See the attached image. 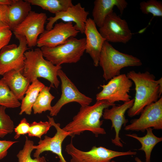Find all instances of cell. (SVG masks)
<instances>
[{
	"label": "cell",
	"mask_w": 162,
	"mask_h": 162,
	"mask_svg": "<svg viewBox=\"0 0 162 162\" xmlns=\"http://www.w3.org/2000/svg\"><path fill=\"white\" fill-rule=\"evenodd\" d=\"M31 11V4L27 0H14L8 5V25L12 31L22 23Z\"/></svg>",
	"instance_id": "obj_20"
},
{
	"label": "cell",
	"mask_w": 162,
	"mask_h": 162,
	"mask_svg": "<svg viewBox=\"0 0 162 162\" xmlns=\"http://www.w3.org/2000/svg\"><path fill=\"white\" fill-rule=\"evenodd\" d=\"M8 7V5L0 4V22H4L7 25Z\"/></svg>",
	"instance_id": "obj_33"
},
{
	"label": "cell",
	"mask_w": 162,
	"mask_h": 162,
	"mask_svg": "<svg viewBox=\"0 0 162 162\" xmlns=\"http://www.w3.org/2000/svg\"><path fill=\"white\" fill-rule=\"evenodd\" d=\"M18 141L0 140V160L5 157L9 148Z\"/></svg>",
	"instance_id": "obj_32"
},
{
	"label": "cell",
	"mask_w": 162,
	"mask_h": 162,
	"mask_svg": "<svg viewBox=\"0 0 162 162\" xmlns=\"http://www.w3.org/2000/svg\"><path fill=\"white\" fill-rule=\"evenodd\" d=\"M58 75L61 82L62 94L59 99L52 106L50 116H57L64 106L70 102H77L81 106L89 105L92 102V98L81 93L61 69L58 70Z\"/></svg>",
	"instance_id": "obj_9"
},
{
	"label": "cell",
	"mask_w": 162,
	"mask_h": 162,
	"mask_svg": "<svg viewBox=\"0 0 162 162\" xmlns=\"http://www.w3.org/2000/svg\"><path fill=\"white\" fill-rule=\"evenodd\" d=\"M33 141L29 140L25 136V141L23 148L20 150L16 155L18 162H46L44 156L39 157L32 158L31 156L32 152L34 149Z\"/></svg>",
	"instance_id": "obj_26"
},
{
	"label": "cell",
	"mask_w": 162,
	"mask_h": 162,
	"mask_svg": "<svg viewBox=\"0 0 162 162\" xmlns=\"http://www.w3.org/2000/svg\"><path fill=\"white\" fill-rule=\"evenodd\" d=\"M110 162H116L114 160H111Z\"/></svg>",
	"instance_id": "obj_36"
},
{
	"label": "cell",
	"mask_w": 162,
	"mask_h": 162,
	"mask_svg": "<svg viewBox=\"0 0 162 162\" xmlns=\"http://www.w3.org/2000/svg\"><path fill=\"white\" fill-rule=\"evenodd\" d=\"M31 5L40 7L55 14L66 10L73 4L71 0H27Z\"/></svg>",
	"instance_id": "obj_23"
},
{
	"label": "cell",
	"mask_w": 162,
	"mask_h": 162,
	"mask_svg": "<svg viewBox=\"0 0 162 162\" xmlns=\"http://www.w3.org/2000/svg\"><path fill=\"white\" fill-rule=\"evenodd\" d=\"M134 100L133 98L118 106L114 104L110 109L106 108L104 110L102 116L103 118L110 120L112 122L111 129H114L115 137L111 141L112 143L116 146L121 147L123 146L119 136V133L122 126H125L128 122V120L125 118V114L126 111L133 106Z\"/></svg>",
	"instance_id": "obj_16"
},
{
	"label": "cell",
	"mask_w": 162,
	"mask_h": 162,
	"mask_svg": "<svg viewBox=\"0 0 162 162\" xmlns=\"http://www.w3.org/2000/svg\"><path fill=\"white\" fill-rule=\"evenodd\" d=\"M80 32L72 22L56 23L51 29L45 30L38 38L37 46L53 47L64 43L70 37H75Z\"/></svg>",
	"instance_id": "obj_14"
},
{
	"label": "cell",
	"mask_w": 162,
	"mask_h": 162,
	"mask_svg": "<svg viewBox=\"0 0 162 162\" xmlns=\"http://www.w3.org/2000/svg\"><path fill=\"white\" fill-rule=\"evenodd\" d=\"M84 33L86 37L85 51L92 58L94 65L97 67L103 46L106 40L98 31L93 19L90 18L87 20Z\"/></svg>",
	"instance_id": "obj_17"
},
{
	"label": "cell",
	"mask_w": 162,
	"mask_h": 162,
	"mask_svg": "<svg viewBox=\"0 0 162 162\" xmlns=\"http://www.w3.org/2000/svg\"><path fill=\"white\" fill-rule=\"evenodd\" d=\"M94 3L92 19L99 28L103 26L107 16L113 11L114 7H117L122 15L128 4L125 0H95Z\"/></svg>",
	"instance_id": "obj_18"
},
{
	"label": "cell",
	"mask_w": 162,
	"mask_h": 162,
	"mask_svg": "<svg viewBox=\"0 0 162 162\" xmlns=\"http://www.w3.org/2000/svg\"><path fill=\"white\" fill-rule=\"evenodd\" d=\"M6 108L0 106V138H3L14 131V122L5 112Z\"/></svg>",
	"instance_id": "obj_27"
},
{
	"label": "cell",
	"mask_w": 162,
	"mask_h": 162,
	"mask_svg": "<svg viewBox=\"0 0 162 162\" xmlns=\"http://www.w3.org/2000/svg\"><path fill=\"white\" fill-rule=\"evenodd\" d=\"M11 31L6 24L0 22V51L8 45L12 36Z\"/></svg>",
	"instance_id": "obj_30"
},
{
	"label": "cell",
	"mask_w": 162,
	"mask_h": 162,
	"mask_svg": "<svg viewBox=\"0 0 162 162\" xmlns=\"http://www.w3.org/2000/svg\"><path fill=\"white\" fill-rule=\"evenodd\" d=\"M114 104L106 100H97L92 105L81 106L72 121L62 129L70 132L72 137L79 135L85 131L92 132L96 137L100 134H105L106 132L101 127L103 121L100 120V118L104 109Z\"/></svg>",
	"instance_id": "obj_2"
},
{
	"label": "cell",
	"mask_w": 162,
	"mask_h": 162,
	"mask_svg": "<svg viewBox=\"0 0 162 162\" xmlns=\"http://www.w3.org/2000/svg\"><path fill=\"white\" fill-rule=\"evenodd\" d=\"M22 74L31 83L33 80L41 77L50 83V87L58 88L60 81L58 78V70L61 66H56L44 57L39 48L26 51Z\"/></svg>",
	"instance_id": "obj_3"
},
{
	"label": "cell",
	"mask_w": 162,
	"mask_h": 162,
	"mask_svg": "<svg viewBox=\"0 0 162 162\" xmlns=\"http://www.w3.org/2000/svg\"><path fill=\"white\" fill-rule=\"evenodd\" d=\"M2 76V79L10 90L19 100H22L30 82L19 71L11 70Z\"/></svg>",
	"instance_id": "obj_19"
},
{
	"label": "cell",
	"mask_w": 162,
	"mask_h": 162,
	"mask_svg": "<svg viewBox=\"0 0 162 162\" xmlns=\"http://www.w3.org/2000/svg\"><path fill=\"white\" fill-rule=\"evenodd\" d=\"M14 0H0V4L9 5L13 2Z\"/></svg>",
	"instance_id": "obj_34"
},
{
	"label": "cell",
	"mask_w": 162,
	"mask_h": 162,
	"mask_svg": "<svg viewBox=\"0 0 162 162\" xmlns=\"http://www.w3.org/2000/svg\"><path fill=\"white\" fill-rule=\"evenodd\" d=\"M89 12L86 11L81 4H77L68 8L66 10L57 13L54 16L47 19L48 22L46 26V30L52 29L55 23L58 20H61L64 22H74V26L82 34L84 33L85 24Z\"/></svg>",
	"instance_id": "obj_15"
},
{
	"label": "cell",
	"mask_w": 162,
	"mask_h": 162,
	"mask_svg": "<svg viewBox=\"0 0 162 162\" xmlns=\"http://www.w3.org/2000/svg\"><path fill=\"white\" fill-rule=\"evenodd\" d=\"M50 87L45 86L39 93L32 107L34 114L51 111V103L55 97L50 92Z\"/></svg>",
	"instance_id": "obj_24"
},
{
	"label": "cell",
	"mask_w": 162,
	"mask_h": 162,
	"mask_svg": "<svg viewBox=\"0 0 162 162\" xmlns=\"http://www.w3.org/2000/svg\"><path fill=\"white\" fill-rule=\"evenodd\" d=\"M48 18L45 13L31 11L25 20L13 30L15 36L24 37L28 47L37 46L38 37L44 31Z\"/></svg>",
	"instance_id": "obj_11"
},
{
	"label": "cell",
	"mask_w": 162,
	"mask_h": 162,
	"mask_svg": "<svg viewBox=\"0 0 162 162\" xmlns=\"http://www.w3.org/2000/svg\"><path fill=\"white\" fill-rule=\"evenodd\" d=\"M130 162L129 161H127V162Z\"/></svg>",
	"instance_id": "obj_37"
},
{
	"label": "cell",
	"mask_w": 162,
	"mask_h": 162,
	"mask_svg": "<svg viewBox=\"0 0 162 162\" xmlns=\"http://www.w3.org/2000/svg\"><path fill=\"white\" fill-rule=\"evenodd\" d=\"M28 88L25 96L22 100L20 115L25 113L31 115L32 107L35 102L38 96L45 85L38 79L33 80Z\"/></svg>",
	"instance_id": "obj_21"
},
{
	"label": "cell",
	"mask_w": 162,
	"mask_h": 162,
	"mask_svg": "<svg viewBox=\"0 0 162 162\" xmlns=\"http://www.w3.org/2000/svg\"><path fill=\"white\" fill-rule=\"evenodd\" d=\"M126 75L135 85L134 103L127 111L128 116L132 117L140 114L146 106L157 101L161 97L162 78L156 80L154 76L148 71L136 73L131 70Z\"/></svg>",
	"instance_id": "obj_1"
},
{
	"label": "cell",
	"mask_w": 162,
	"mask_h": 162,
	"mask_svg": "<svg viewBox=\"0 0 162 162\" xmlns=\"http://www.w3.org/2000/svg\"><path fill=\"white\" fill-rule=\"evenodd\" d=\"M21 103L2 78L0 80V106L7 108H16Z\"/></svg>",
	"instance_id": "obj_25"
},
{
	"label": "cell",
	"mask_w": 162,
	"mask_h": 162,
	"mask_svg": "<svg viewBox=\"0 0 162 162\" xmlns=\"http://www.w3.org/2000/svg\"><path fill=\"white\" fill-rule=\"evenodd\" d=\"M85 38H69L64 43L53 47L40 48L45 58L56 66L76 63L81 59L85 50Z\"/></svg>",
	"instance_id": "obj_5"
},
{
	"label": "cell",
	"mask_w": 162,
	"mask_h": 162,
	"mask_svg": "<svg viewBox=\"0 0 162 162\" xmlns=\"http://www.w3.org/2000/svg\"><path fill=\"white\" fill-rule=\"evenodd\" d=\"M15 36L19 41L18 46L15 44H8L0 51V76L13 70L23 73L25 60L24 54L28 46L24 37Z\"/></svg>",
	"instance_id": "obj_7"
},
{
	"label": "cell",
	"mask_w": 162,
	"mask_h": 162,
	"mask_svg": "<svg viewBox=\"0 0 162 162\" xmlns=\"http://www.w3.org/2000/svg\"><path fill=\"white\" fill-rule=\"evenodd\" d=\"M30 124L26 119L24 118L22 119L18 124L14 128L15 134L14 138L15 139L19 138L22 135L28 134L30 129Z\"/></svg>",
	"instance_id": "obj_31"
},
{
	"label": "cell",
	"mask_w": 162,
	"mask_h": 162,
	"mask_svg": "<svg viewBox=\"0 0 162 162\" xmlns=\"http://www.w3.org/2000/svg\"><path fill=\"white\" fill-rule=\"evenodd\" d=\"M140 9L144 14H152L154 16H162V2L157 0L143 1L140 4Z\"/></svg>",
	"instance_id": "obj_28"
},
{
	"label": "cell",
	"mask_w": 162,
	"mask_h": 162,
	"mask_svg": "<svg viewBox=\"0 0 162 162\" xmlns=\"http://www.w3.org/2000/svg\"><path fill=\"white\" fill-rule=\"evenodd\" d=\"M140 114L139 118L132 120L130 124L125 126V130L144 132L149 128L161 130L162 96L157 101L146 106Z\"/></svg>",
	"instance_id": "obj_12"
},
{
	"label": "cell",
	"mask_w": 162,
	"mask_h": 162,
	"mask_svg": "<svg viewBox=\"0 0 162 162\" xmlns=\"http://www.w3.org/2000/svg\"><path fill=\"white\" fill-rule=\"evenodd\" d=\"M151 128H147L145 136L140 137L136 134H126L125 136L132 137L138 140L141 145L139 150L143 151L145 154V162H151L152 152L155 146L162 141V137L156 136L153 133Z\"/></svg>",
	"instance_id": "obj_22"
},
{
	"label": "cell",
	"mask_w": 162,
	"mask_h": 162,
	"mask_svg": "<svg viewBox=\"0 0 162 162\" xmlns=\"http://www.w3.org/2000/svg\"><path fill=\"white\" fill-rule=\"evenodd\" d=\"M142 64L140 59L133 56L120 52L105 41L100 53L99 65L103 71V76L107 81L120 74L123 68L140 66Z\"/></svg>",
	"instance_id": "obj_4"
},
{
	"label": "cell",
	"mask_w": 162,
	"mask_h": 162,
	"mask_svg": "<svg viewBox=\"0 0 162 162\" xmlns=\"http://www.w3.org/2000/svg\"><path fill=\"white\" fill-rule=\"evenodd\" d=\"M133 84L126 74H120L111 79L106 84L100 85L102 89L96 94V100H106L111 104L128 101L131 100L129 93Z\"/></svg>",
	"instance_id": "obj_8"
},
{
	"label": "cell",
	"mask_w": 162,
	"mask_h": 162,
	"mask_svg": "<svg viewBox=\"0 0 162 162\" xmlns=\"http://www.w3.org/2000/svg\"><path fill=\"white\" fill-rule=\"evenodd\" d=\"M99 32L109 42L126 44L132 38L133 34L125 20L122 19L113 11L106 17Z\"/></svg>",
	"instance_id": "obj_10"
},
{
	"label": "cell",
	"mask_w": 162,
	"mask_h": 162,
	"mask_svg": "<svg viewBox=\"0 0 162 162\" xmlns=\"http://www.w3.org/2000/svg\"><path fill=\"white\" fill-rule=\"evenodd\" d=\"M135 160L136 162H143L139 158L137 157L135 158Z\"/></svg>",
	"instance_id": "obj_35"
},
{
	"label": "cell",
	"mask_w": 162,
	"mask_h": 162,
	"mask_svg": "<svg viewBox=\"0 0 162 162\" xmlns=\"http://www.w3.org/2000/svg\"><path fill=\"white\" fill-rule=\"evenodd\" d=\"M47 117L48 122L56 129V133L52 137L45 136L44 139H40L38 145L33 146V148L35 149L33 157L34 158L38 157L43 152L50 151L58 155L59 159V162H67L62 154V145L67 137H72L71 134L61 128L60 124L56 123L53 117L48 116Z\"/></svg>",
	"instance_id": "obj_13"
},
{
	"label": "cell",
	"mask_w": 162,
	"mask_h": 162,
	"mask_svg": "<svg viewBox=\"0 0 162 162\" xmlns=\"http://www.w3.org/2000/svg\"><path fill=\"white\" fill-rule=\"evenodd\" d=\"M71 157L70 162H110L113 158L122 156L136 154V152L130 150L126 152L113 151L102 146H93L89 151L80 150L74 145L72 138L65 149Z\"/></svg>",
	"instance_id": "obj_6"
},
{
	"label": "cell",
	"mask_w": 162,
	"mask_h": 162,
	"mask_svg": "<svg viewBox=\"0 0 162 162\" xmlns=\"http://www.w3.org/2000/svg\"><path fill=\"white\" fill-rule=\"evenodd\" d=\"M51 126L48 121H34L30 124L28 136L30 137H36L41 139L42 136L46 134Z\"/></svg>",
	"instance_id": "obj_29"
}]
</instances>
